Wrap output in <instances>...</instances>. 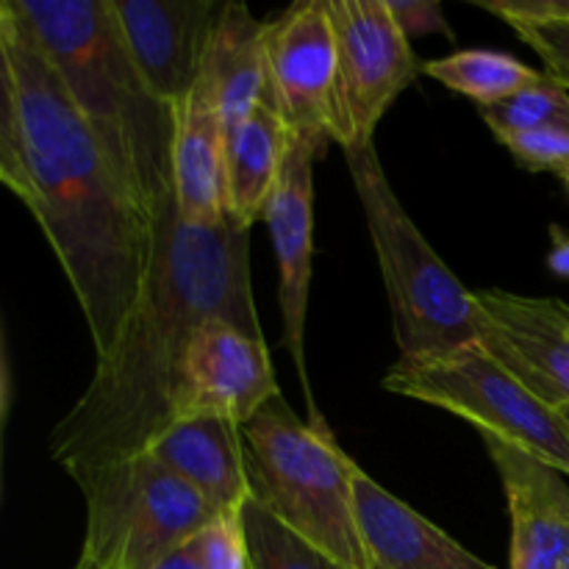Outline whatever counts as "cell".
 Masks as SVG:
<instances>
[{"label": "cell", "instance_id": "cell-30", "mask_svg": "<svg viewBox=\"0 0 569 569\" xmlns=\"http://www.w3.org/2000/svg\"><path fill=\"white\" fill-rule=\"evenodd\" d=\"M550 237H553V250L548 253L550 272H556L559 278H569V237L559 226L550 228Z\"/></svg>", "mask_w": 569, "mask_h": 569}, {"label": "cell", "instance_id": "cell-4", "mask_svg": "<svg viewBox=\"0 0 569 569\" xmlns=\"http://www.w3.org/2000/svg\"><path fill=\"white\" fill-rule=\"evenodd\" d=\"M365 211L395 322L400 359H422L481 342V309L439 259L395 194L376 142L342 150Z\"/></svg>", "mask_w": 569, "mask_h": 569}, {"label": "cell", "instance_id": "cell-9", "mask_svg": "<svg viewBox=\"0 0 569 569\" xmlns=\"http://www.w3.org/2000/svg\"><path fill=\"white\" fill-rule=\"evenodd\" d=\"M281 398L264 337L226 317L194 328L178 372L172 420H222L242 428Z\"/></svg>", "mask_w": 569, "mask_h": 569}, {"label": "cell", "instance_id": "cell-3", "mask_svg": "<svg viewBox=\"0 0 569 569\" xmlns=\"http://www.w3.org/2000/svg\"><path fill=\"white\" fill-rule=\"evenodd\" d=\"M128 192L156 220L172 200L176 114L133 64L111 0H11Z\"/></svg>", "mask_w": 569, "mask_h": 569}, {"label": "cell", "instance_id": "cell-7", "mask_svg": "<svg viewBox=\"0 0 569 569\" xmlns=\"http://www.w3.org/2000/svg\"><path fill=\"white\" fill-rule=\"evenodd\" d=\"M81 489L87 531L76 569H156L211 520L198 492L148 453L114 465Z\"/></svg>", "mask_w": 569, "mask_h": 569}, {"label": "cell", "instance_id": "cell-32", "mask_svg": "<svg viewBox=\"0 0 569 569\" xmlns=\"http://www.w3.org/2000/svg\"><path fill=\"white\" fill-rule=\"evenodd\" d=\"M565 415H567V420H569V409H565Z\"/></svg>", "mask_w": 569, "mask_h": 569}, {"label": "cell", "instance_id": "cell-1", "mask_svg": "<svg viewBox=\"0 0 569 569\" xmlns=\"http://www.w3.org/2000/svg\"><path fill=\"white\" fill-rule=\"evenodd\" d=\"M209 317L261 337L250 231L183 226L170 200L153 220L148 276L114 348L50 433V453L78 487L144 453L170 426L183 353Z\"/></svg>", "mask_w": 569, "mask_h": 569}, {"label": "cell", "instance_id": "cell-15", "mask_svg": "<svg viewBox=\"0 0 569 569\" xmlns=\"http://www.w3.org/2000/svg\"><path fill=\"white\" fill-rule=\"evenodd\" d=\"M353 498L370 569H495L395 498L353 461Z\"/></svg>", "mask_w": 569, "mask_h": 569}, {"label": "cell", "instance_id": "cell-20", "mask_svg": "<svg viewBox=\"0 0 569 569\" xmlns=\"http://www.w3.org/2000/svg\"><path fill=\"white\" fill-rule=\"evenodd\" d=\"M422 72L448 87L450 92L476 100L478 109L515 98L545 81L542 70H533L511 53L481 48L456 50L445 59L426 61Z\"/></svg>", "mask_w": 569, "mask_h": 569}, {"label": "cell", "instance_id": "cell-23", "mask_svg": "<svg viewBox=\"0 0 569 569\" xmlns=\"http://www.w3.org/2000/svg\"><path fill=\"white\" fill-rule=\"evenodd\" d=\"M0 159L11 178V192L31 203V187H28L26 167H22V144H20V117H17V81L14 67H11L9 44H6L3 22H0Z\"/></svg>", "mask_w": 569, "mask_h": 569}, {"label": "cell", "instance_id": "cell-19", "mask_svg": "<svg viewBox=\"0 0 569 569\" xmlns=\"http://www.w3.org/2000/svg\"><path fill=\"white\" fill-rule=\"evenodd\" d=\"M292 139L295 133L272 103L259 106L248 120L228 131V217L233 226L250 231L253 222L264 220Z\"/></svg>", "mask_w": 569, "mask_h": 569}, {"label": "cell", "instance_id": "cell-21", "mask_svg": "<svg viewBox=\"0 0 569 569\" xmlns=\"http://www.w3.org/2000/svg\"><path fill=\"white\" fill-rule=\"evenodd\" d=\"M244 533H248L250 569H339L326 556L295 537L287 526L276 520L253 498L242 509Z\"/></svg>", "mask_w": 569, "mask_h": 569}, {"label": "cell", "instance_id": "cell-8", "mask_svg": "<svg viewBox=\"0 0 569 569\" xmlns=\"http://www.w3.org/2000/svg\"><path fill=\"white\" fill-rule=\"evenodd\" d=\"M337 33V94L331 142L370 144L389 106L415 83L422 61L400 31L389 0H328Z\"/></svg>", "mask_w": 569, "mask_h": 569}, {"label": "cell", "instance_id": "cell-25", "mask_svg": "<svg viewBox=\"0 0 569 569\" xmlns=\"http://www.w3.org/2000/svg\"><path fill=\"white\" fill-rule=\"evenodd\" d=\"M200 542H203L206 569H250L242 511L239 515H217L203 528Z\"/></svg>", "mask_w": 569, "mask_h": 569}, {"label": "cell", "instance_id": "cell-14", "mask_svg": "<svg viewBox=\"0 0 569 569\" xmlns=\"http://www.w3.org/2000/svg\"><path fill=\"white\" fill-rule=\"evenodd\" d=\"M511 520V569H569V483L537 456L483 437Z\"/></svg>", "mask_w": 569, "mask_h": 569}, {"label": "cell", "instance_id": "cell-18", "mask_svg": "<svg viewBox=\"0 0 569 569\" xmlns=\"http://www.w3.org/2000/svg\"><path fill=\"white\" fill-rule=\"evenodd\" d=\"M198 87L231 131L259 106L270 103L267 76V22L244 3H222L211 28Z\"/></svg>", "mask_w": 569, "mask_h": 569}, {"label": "cell", "instance_id": "cell-10", "mask_svg": "<svg viewBox=\"0 0 569 569\" xmlns=\"http://www.w3.org/2000/svg\"><path fill=\"white\" fill-rule=\"evenodd\" d=\"M270 103L300 139L331 142L337 94V33L328 0H300L267 22Z\"/></svg>", "mask_w": 569, "mask_h": 569}, {"label": "cell", "instance_id": "cell-22", "mask_svg": "<svg viewBox=\"0 0 569 569\" xmlns=\"http://www.w3.org/2000/svg\"><path fill=\"white\" fill-rule=\"evenodd\" d=\"M481 120L487 122L498 142L517 133L537 131V128L569 126V89L545 72V81L537 87L481 109Z\"/></svg>", "mask_w": 569, "mask_h": 569}, {"label": "cell", "instance_id": "cell-6", "mask_svg": "<svg viewBox=\"0 0 569 569\" xmlns=\"http://www.w3.org/2000/svg\"><path fill=\"white\" fill-rule=\"evenodd\" d=\"M381 387L437 406L569 476V420L565 409L539 398L483 342L422 359H398Z\"/></svg>", "mask_w": 569, "mask_h": 569}, {"label": "cell", "instance_id": "cell-5", "mask_svg": "<svg viewBox=\"0 0 569 569\" xmlns=\"http://www.w3.org/2000/svg\"><path fill=\"white\" fill-rule=\"evenodd\" d=\"M253 495L281 526L339 569H370L353 498V459L300 422L281 398L242 426Z\"/></svg>", "mask_w": 569, "mask_h": 569}, {"label": "cell", "instance_id": "cell-31", "mask_svg": "<svg viewBox=\"0 0 569 569\" xmlns=\"http://www.w3.org/2000/svg\"><path fill=\"white\" fill-rule=\"evenodd\" d=\"M0 183H3V187H9V189H11V178H9V170H6L3 159H0Z\"/></svg>", "mask_w": 569, "mask_h": 569}, {"label": "cell", "instance_id": "cell-11", "mask_svg": "<svg viewBox=\"0 0 569 569\" xmlns=\"http://www.w3.org/2000/svg\"><path fill=\"white\" fill-rule=\"evenodd\" d=\"M322 153L320 144L309 139H292L281 178L267 203L264 222L270 228L272 250L278 264V306H281V345L292 359L300 389L309 403V426L328 431L306 367V320H309L311 259H315V159Z\"/></svg>", "mask_w": 569, "mask_h": 569}, {"label": "cell", "instance_id": "cell-28", "mask_svg": "<svg viewBox=\"0 0 569 569\" xmlns=\"http://www.w3.org/2000/svg\"><path fill=\"white\" fill-rule=\"evenodd\" d=\"M395 20L406 37H426V33H445L453 39L445 11L437 0H389Z\"/></svg>", "mask_w": 569, "mask_h": 569}, {"label": "cell", "instance_id": "cell-16", "mask_svg": "<svg viewBox=\"0 0 569 569\" xmlns=\"http://www.w3.org/2000/svg\"><path fill=\"white\" fill-rule=\"evenodd\" d=\"M172 114L170 181L178 220L192 228L233 226L228 217V128L198 83Z\"/></svg>", "mask_w": 569, "mask_h": 569}, {"label": "cell", "instance_id": "cell-17", "mask_svg": "<svg viewBox=\"0 0 569 569\" xmlns=\"http://www.w3.org/2000/svg\"><path fill=\"white\" fill-rule=\"evenodd\" d=\"M144 453L187 483L214 515H239L253 498L242 428L222 420H172Z\"/></svg>", "mask_w": 569, "mask_h": 569}, {"label": "cell", "instance_id": "cell-13", "mask_svg": "<svg viewBox=\"0 0 569 569\" xmlns=\"http://www.w3.org/2000/svg\"><path fill=\"white\" fill-rule=\"evenodd\" d=\"M481 342L539 398L569 409V303L506 289H472Z\"/></svg>", "mask_w": 569, "mask_h": 569}, {"label": "cell", "instance_id": "cell-12", "mask_svg": "<svg viewBox=\"0 0 569 569\" xmlns=\"http://www.w3.org/2000/svg\"><path fill=\"white\" fill-rule=\"evenodd\" d=\"M220 9L217 0H111L133 64L170 109L198 83Z\"/></svg>", "mask_w": 569, "mask_h": 569}, {"label": "cell", "instance_id": "cell-2", "mask_svg": "<svg viewBox=\"0 0 569 569\" xmlns=\"http://www.w3.org/2000/svg\"><path fill=\"white\" fill-rule=\"evenodd\" d=\"M0 22L17 81L28 209L76 292L94 356L103 359L142 292L153 220L111 170L11 0H0Z\"/></svg>", "mask_w": 569, "mask_h": 569}, {"label": "cell", "instance_id": "cell-27", "mask_svg": "<svg viewBox=\"0 0 569 569\" xmlns=\"http://www.w3.org/2000/svg\"><path fill=\"white\" fill-rule=\"evenodd\" d=\"M509 22H569V0H472Z\"/></svg>", "mask_w": 569, "mask_h": 569}, {"label": "cell", "instance_id": "cell-24", "mask_svg": "<svg viewBox=\"0 0 569 569\" xmlns=\"http://www.w3.org/2000/svg\"><path fill=\"white\" fill-rule=\"evenodd\" d=\"M520 167L531 172H550L569 194V126H548L537 131L500 139Z\"/></svg>", "mask_w": 569, "mask_h": 569}, {"label": "cell", "instance_id": "cell-26", "mask_svg": "<svg viewBox=\"0 0 569 569\" xmlns=\"http://www.w3.org/2000/svg\"><path fill=\"white\" fill-rule=\"evenodd\" d=\"M509 26L542 59L545 72L569 89V22H509Z\"/></svg>", "mask_w": 569, "mask_h": 569}, {"label": "cell", "instance_id": "cell-29", "mask_svg": "<svg viewBox=\"0 0 569 569\" xmlns=\"http://www.w3.org/2000/svg\"><path fill=\"white\" fill-rule=\"evenodd\" d=\"M200 533H203V531H200ZM200 533L194 539H189V542H183L181 548L172 550L170 556H164V559L156 565V569H206L203 542H200Z\"/></svg>", "mask_w": 569, "mask_h": 569}]
</instances>
